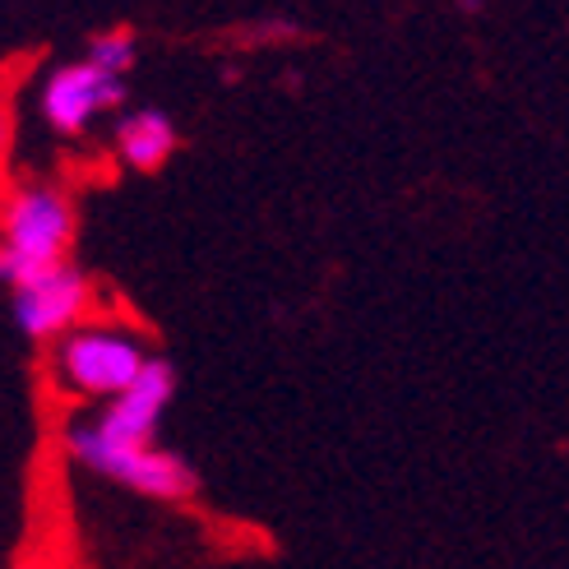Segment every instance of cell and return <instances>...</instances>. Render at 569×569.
Instances as JSON below:
<instances>
[{
    "label": "cell",
    "instance_id": "1",
    "mask_svg": "<svg viewBox=\"0 0 569 569\" xmlns=\"http://www.w3.org/2000/svg\"><path fill=\"white\" fill-rule=\"evenodd\" d=\"M74 232L79 213L70 190L51 181L14 186L0 204V282H10V292H19L33 278L70 264Z\"/></svg>",
    "mask_w": 569,
    "mask_h": 569
},
{
    "label": "cell",
    "instance_id": "2",
    "mask_svg": "<svg viewBox=\"0 0 569 569\" xmlns=\"http://www.w3.org/2000/svg\"><path fill=\"white\" fill-rule=\"evenodd\" d=\"M66 453L117 487L144 496V500H190L199 477L194 468L181 459V453L162 449V445H121V440H107L93 421H74L66 426Z\"/></svg>",
    "mask_w": 569,
    "mask_h": 569
},
{
    "label": "cell",
    "instance_id": "3",
    "mask_svg": "<svg viewBox=\"0 0 569 569\" xmlns=\"http://www.w3.org/2000/svg\"><path fill=\"white\" fill-rule=\"evenodd\" d=\"M144 338L126 325H79L56 343V380L74 398H98L111 403L121 398L149 366Z\"/></svg>",
    "mask_w": 569,
    "mask_h": 569
},
{
    "label": "cell",
    "instance_id": "4",
    "mask_svg": "<svg viewBox=\"0 0 569 569\" xmlns=\"http://www.w3.org/2000/svg\"><path fill=\"white\" fill-rule=\"evenodd\" d=\"M89 306H93V282L83 278V269L61 264L14 292V325L33 343H61L66 333L89 325Z\"/></svg>",
    "mask_w": 569,
    "mask_h": 569
},
{
    "label": "cell",
    "instance_id": "5",
    "mask_svg": "<svg viewBox=\"0 0 569 569\" xmlns=\"http://www.w3.org/2000/svg\"><path fill=\"white\" fill-rule=\"evenodd\" d=\"M126 102V83L102 74L98 66L89 61H70V66H56L42 83V121L56 130V134H83L102 111H117Z\"/></svg>",
    "mask_w": 569,
    "mask_h": 569
},
{
    "label": "cell",
    "instance_id": "6",
    "mask_svg": "<svg viewBox=\"0 0 569 569\" xmlns=\"http://www.w3.org/2000/svg\"><path fill=\"white\" fill-rule=\"evenodd\" d=\"M177 393V371L167 366L162 357H153L121 398L102 403V412L93 417V426L107 440H121V445H158V421L167 412Z\"/></svg>",
    "mask_w": 569,
    "mask_h": 569
},
{
    "label": "cell",
    "instance_id": "7",
    "mask_svg": "<svg viewBox=\"0 0 569 569\" xmlns=\"http://www.w3.org/2000/svg\"><path fill=\"white\" fill-rule=\"evenodd\" d=\"M111 144H117V158L130 172H158V167L177 153V126L158 107H134L117 121Z\"/></svg>",
    "mask_w": 569,
    "mask_h": 569
},
{
    "label": "cell",
    "instance_id": "8",
    "mask_svg": "<svg viewBox=\"0 0 569 569\" xmlns=\"http://www.w3.org/2000/svg\"><path fill=\"white\" fill-rule=\"evenodd\" d=\"M134 56H139V42H134L130 28H107V33H98V38L89 42L83 61L98 66V70L111 74V79H126V70L134 66Z\"/></svg>",
    "mask_w": 569,
    "mask_h": 569
},
{
    "label": "cell",
    "instance_id": "9",
    "mask_svg": "<svg viewBox=\"0 0 569 569\" xmlns=\"http://www.w3.org/2000/svg\"><path fill=\"white\" fill-rule=\"evenodd\" d=\"M10 144H14V121H10V107L0 102V158L10 153Z\"/></svg>",
    "mask_w": 569,
    "mask_h": 569
}]
</instances>
